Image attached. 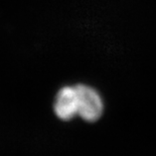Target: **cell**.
I'll return each instance as SVG.
<instances>
[{
	"label": "cell",
	"mask_w": 156,
	"mask_h": 156,
	"mask_svg": "<svg viewBox=\"0 0 156 156\" xmlns=\"http://www.w3.org/2000/svg\"><path fill=\"white\" fill-rule=\"evenodd\" d=\"M75 87L78 95V115L85 121H97L104 108L101 95L89 85L78 84Z\"/></svg>",
	"instance_id": "cell-1"
},
{
	"label": "cell",
	"mask_w": 156,
	"mask_h": 156,
	"mask_svg": "<svg viewBox=\"0 0 156 156\" xmlns=\"http://www.w3.org/2000/svg\"><path fill=\"white\" fill-rule=\"evenodd\" d=\"M55 112L64 121L71 120L78 115V95L75 86H65L58 91L55 101Z\"/></svg>",
	"instance_id": "cell-2"
}]
</instances>
